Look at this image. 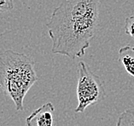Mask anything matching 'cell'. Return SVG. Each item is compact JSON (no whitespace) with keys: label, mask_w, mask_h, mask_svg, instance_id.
<instances>
[{"label":"cell","mask_w":134,"mask_h":126,"mask_svg":"<svg viewBox=\"0 0 134 126\" xmlns=\"http://www.w3.org/2000/svg\"><path fill=\"white\" fill-rule=\"evenodd\" d=\"M99 21V0H63L46 23L51 52L71 59L82 57Z\"/></svg>","instance_id":"6da1fadb"},{"label":"cell","mask_w":134,"mask_h":126,"mask_svg":"<svg viewBox=\"0 0 134 126\" xmlns=\"http://www.w3.org/2000/svg\"><path fill=\"white\" fill-rule=\"evenodd\" d=\"M37 81L32 57L12 50L0 53V89L13 101L16 111L23 110L25 96Z\"/></svg>","instance_id":"7a4b0ae2"},{"label":"cell","mask_w":134,"mask_h":126,"mask_svg":"<svg viewBox=\"0 0 134 126\" xmlns=\"http://www.w3.org/2000/svg\"><path fill=\"white\" fill-rule=\"evenodd\" d=\"M77 100L78 106L75 112H84L88 106L98 103L106 97V92L101 79L91 70L84 61L78 65Z\"/></svg>","instance_id":"3957f363"},{"label":"cell","mask_w":134,"mask_h":126,"mask_svg":"<svg viewBox=\"0 0 134 126\" xmlns=\"http://www.w3.org/2000/svg\"><path fill=\"white\" fill-rule=\"evenodd\" d=\"M55 107L47 102L34 110L26 119L27 126H53Z\"/></svg>","instance_id":"277c9868"},{"label":"cell","mask_w":134,"mask_h":126,"mask_svg":"<svg viewBox=\"0 0 134 126\" xmlns=\"http://www.w3.org/2000/svg\"><path fill=\"white\" fill-rule=\"evenodd\" d=\"M119 61L125 67L126 73L134 77V47L127 45L120 48Z\"/></svg>","instance_id":"5b68a950"},{"label":"cell","mask_w":134,"mask_h":126,"mask_svg":"<svg viewBox=\"0 0 134 126\" xmlns=\"http://www.w3.org/2000/svg\"><path fill=\"white\" fill-rule=\"evenodd\" d=\"M115 126H134V107L128 108L121 112Z\"/></svg>","instance_id":"8992f818"},{"label":"cell","mask_w":134,"mask_h":126,"mask_svg":"<svg viewBox=\"0 0 134 126\" xmlns=\"http://www.w3.org/2000/svg\"><path fill=\"white\" fill-rule=\"evenodd\" d=\"M124 30L127 35L134 38V15L126 18Z\"/></svg>","instance_id":"52a82bcc"},{"label":"cell","mask_w":134,"mask_h":126,"mask_svg":"<svg viewBox=\"0 0 134 126\" xmlns=\"http://www.w3.org/2000/svg\"><path fill=\"white\" fill-rule=\"evenodd\" d=\"M14 8L13 0H0V13L10 11Z\"/></svg>","instance_id":"ba28073f"}]
</instances>
